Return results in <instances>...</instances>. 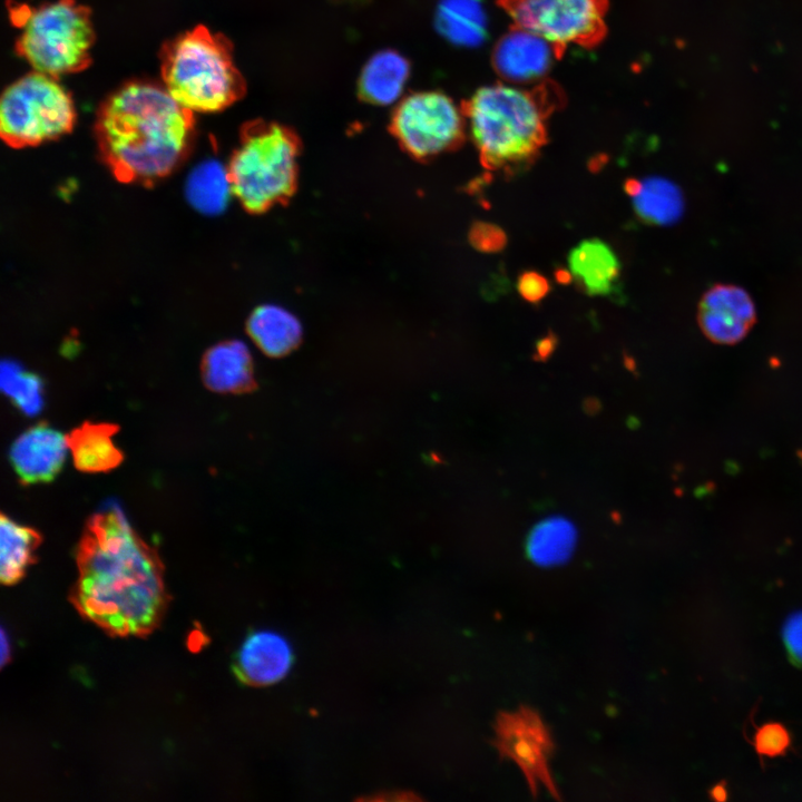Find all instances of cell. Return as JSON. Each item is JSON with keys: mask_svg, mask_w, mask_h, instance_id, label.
Listing matches in <instances>:
<instances>
[{"mask_svg": "<svg viewBox=\"0 0 802 802\" xmlns=\"http://www.w3.org/2000/svg\"><path fill=\"white\" fill-rule=\"evenodd\" d=\"M555 50L541 37L515 27L497 43L492 62L497 72L510 81L534 80L547 71Z\"/></svg>", "mask_w": 802, "mask_h": 802, "instance_id": "obj_14", "label": "cell"}, {"mask_svg": "<svg viewBox=\"0 0 802 802\" xmlns=\"http://www.w3.org/2000/svg\"><path fill=\"white\" fill-rule=\"evenodd\" d=\"M710 796L712 800L724 801L727 799V790L725 783H717L710 790Z\"/></svg>", "mask_w": 802, "mask_h": 802, "instance_id": "obj_30", "label": "cell"}, {"mask_svg": "<svg viewBox=\"0 0 802 802\" xmlns=\"http://www.w3.org/2000/svg\"><path fill=\"white\" fill-rule=\"evenodd\" d=\"M515 27L545 39L560 58L569 45L593 47L606 33L607 0H499Z\"/></svg>", "mask_w": 802, "mask_h": 802, "instance_id": "obj_8", "label": "cell"}, {"mask_svg": "<svg viewBox=\"0 0 802 802\" xmlns=\"http://www.w3.org/2000/svg\"><path fill=\"white\" fill-rule=\"evenodd\" d=\"M290 642L280 633L260 629L250 633L233 662L239 682L250 686H268L280 682L293 664Z\"/></svg>", "mask_w": 802, "mask_h": 802, "instance_id": "obj_13", "label": "cell"}, {"mask_svg": "<svg viewBox=\"0 0 802 802\" xmlns=\"http://www.w3.org/2000/svg\"><path fill=\"white\" fill-rule=\"evenodd\" d=\"M9 658H10L9 642H8L4 629L2 628L1 629V657H0L1 666H4V664L9 661Z\"/></svg>", "mask_w": 802, "mask_h": 802, "instance_id": "obj_31", "label": "cell"}, {"mask_svg": "<svg viewBox=\"0 0 802 802\" xmlns=\"http://www.w3.org/2000/svg\"><path fill=\"white\" fill-rule=\"evenodd\" d=\"M625 192L632 198L634 212L644 223L669 225L683 214V194L669 179L629 178L625 182Z\"/></svg>", "mask_w": 802, "mask_h": 802, "instance_id": "obj_18", "label": "cell"}, {"mask_svg": "<svg viewBox=\"0 0 802 802\" xmlns=\"http://www.w3.org/2000/svg\"><path fill=\"white\" fill-rule=\"evenodd\" d=\"M507 234L493 223L478 222L470 231V242L475 248L483 253H498L507 245Z\"/></svg>", "mask_w": 802, "mask_h": 802, "instance_id": "obj_27", "label": "cell"}, {"mask_svg": "<svg viewBox=\"0 0 802 802\" xmlns=\"http://www.w3.org/2000/svg\"><path fill=\"white\" fill-rule=\"evenodd\" d=\"M1 389L28 415L38 413L43 405L41 379L11 360L1 364Z\"/></svg>", "mask_w": 802, "mask_h": 802, "instance_id": "obj_25", "label": "cell"}, {"mask_svg": "<svg viewBox=\"0 0 802 802\" xmlns=\"http://www.w3.org/2000/svg\"><path fill=\"white\" fill-rule=\"evenodd\" d=\"M575 526L564 517H549L529 532L526 549L530 559L541 566L566 561L576 545Z\"/></svg>", "mask_w": 802, "mask_h": 802, "instance_id": "obj_22", "label": "cell"}, {"mask_svg": "<svg viewBox=\"0 0 802 802\" xmlns=\"http://www.w3.org/2000/svg\"><path fill=\"white\" fill-rule=\"evenodd\" d=\"M297 154V140L287 128L251 124L228 166L234 195L251 212L284 200L295 185Z\"/></svg>", "mask_w": 802, "mask_h": 802, "instance_id": "obj_6", "label": "cell"}, {"mask_svg": "<svg viewBox=\"0 0 802 802\" xmlns=\"http://www.w3.org/2000/svg\"><path fill=\"white\" fill-rule=\"evenodd\" d=\"M76 563L70 599L84 618L120 637L145 636L158 626L168 600L162 560L117 506L88 519Z\"/></svg>", "mask_w": 802, "mask_h": 802, "instance_id": "obj_1", "label": "cell"}, {"mask_svg": "<svg viewBox=\"0 0 802 802\" xmlns=\"http://www.w3.org/2000/svg\"><path fill=\"white\" fill-rule=\"evenodd\" d=\"M517 290L525 301L539 303L549 293L550 284L542 274L536 271H526L518 277Z\"/></svg>", "mask_w": 802, "mask_h": 802, "instance_id": "obj_28", "label": "cell"}, {"mask_svg": "<svg viewBox=\"0 0 802 802\" xmlns=\"http://www.w3.org/2000/svg\"><path fill=\"white\" fill-rule=\"evenodd\" d=\"M410 74L408 60L393 50L375 53L364 66L358 82L361 99L373 105L397 100Z\"/></svg>", "mask_w": 802, "mask_h": 802, "instance_id": "obj_19", "label": "cell"}, {"mask_svg": "<svg viewBox=\"0 0 802 802\" xmlns=\"http://www.w3.org/2000/svg\"><path fill=\"white\" fill-rule=\"evenodd\" d=\"M186 195L200 213H221L234 195L228 168L216 160L200 163L187 178Z\"/></svg>", "mask_w": 802, "mask_h": 802, "instance_id": "obj_23", "label": "cell"}, {"mask_svg": "<svg viewBox=\"0 0 802 802\" xmlns=\"http://www.w3.org/2000/svg\"><path fill=\"white\" fill-rule=\"evenodd\" d=\"M466 124L462 109L450 97L421 91L400 101L391 129L407 151L426 158L456 148L463 139Z\"/></svg>", "mask_w": 802, "mask_h": 802, "instance_id": "obj_9", "label": "cell"}, {"mask_svg": "<svg viewBox=\"0 0 802 802\" xmlns=\"http://www.w3.org/2000/svg\"><path fill=\"white\" fill-rule=\"evenodd\" d=\"M791 742V734L783 724L769 722L756 728L752 743L760 756L775 757L784 755Z\"/></svg>", "mask_w": 802, "mask_h": 802, "instance_id": "obj_26", "label": "cell"}, {"mask_svg": "<svg viewBox=\"0 0 802 802\" xmlns=\"http://www.w3.org/2000/svg\"><path fill=\"white\" fill-rule=\"evenodd\" d=\"M118 426L86 421L71 430L67 443L75 467L81 472H108L124 460L123 451L113 441Z\"/></svg>", "mask_w": 802, "mask_h": 802, "instance_id": "obj_17", "label": "cell"}, {"mask_svg": "<svg viewBox=\"0 0 802 802\" xmlns=\"http://www.w3.org/2000/svg\"><path fill=\"white\" fill-rule=\"evenodd\" d=\"M247 329L255 344L272 356L290 352L299 343L302 333L297 319L273 304L257 307L250 316Z\"/></svg>", "mask_w": 802, "mask_h": 802, "instance_id": "obj_20", "label": "cell"}, {"mask_svg": "<svg viewBox=\"0 0 802 802\" xmlns=\"http://www.w3.org/2000/svg\"><path fill=\"white\" fill-rule=\"evenodd\" d=\"M10 16L20 29L17 52L36 71L57 78L89 66L95 31L87 7L76 0L17 4Z\"/></svg>", "mask_w": 802, "mask_h": 802, "instance_id": "obj_5", "label": "cell"}, {"mask_svg": "<svg viewBox=\"0 0 802 802\" xmlns=\"http://www.w3.org/2000/svg\"><path fill=\"white\" fill-rule=\"evenodd\" d=\"M193 111L165 87L135 81L101 105L96 123L100 151L124 182H151L169 174L186 155Z\"/></svg>", "mask_w": 802, "mask_h": 802, "instance_id": "obj_2", "label": "cell"}, {"mask_svg": "<svg viewBox=\"0 0 802 802\" xmlns=\"http://www.w3.org/2000/svg\"><path fill=\"white\" fill-rule=\"evenodd\" d=\"M552 346H554V345H552V340H551V338H546V339H544V340L538 344V348H537V351H538V353H539V356H542V358H544V356H547L548 354H550L551 351H552Z\"/></svg>", "mask_w": 802, "mask_h": 802, "instance_id": "obj_32", "label": "cell"}, {"mask_svg": "<svg viewBox=\"0 0 802 802\" xmlns=\"http://www.w3.org/2000/svg\"><path fill=\"white\" fill-rule=\"evenodd\" d=\"M571 278L591 296H607L619 286L620 263L614 250L599 238L578 243L568 255Z\"/></svg>", "mask_w": 802, "mask_h": 802, "instance_id": "obj_15", "label": "cell"}, {"mask_svg": "<svg viewBox=\"0 0 802 802\" xmlns=\"http://www.w3.org/2000/svg\"><path fill=\"white\" fill-rule=\"evenodd\" d=\"M76 110L55 77L35 71L12 82L0 102V133L12 147L35 146L71 130Z\"/></svg>", "mask_w": 802, "mask_h": 802, "instance_id": "obj_7", "label": "cell"}, {"mask_svg": "<svg viewBox=\"0 0 802 802\" xmlns=\"http://www.w3.org/2000/svg\"><path fill=\"white\" fill-rule=\"evenodd\" d=\"M754 322L753 301L739 286L715 285L704 294L700 303V326L715 343L733 344L741 341Z\"/></svg>", "mask_w": 802, "mask_h": 802, "instance_id": "obj_12", "label": "cell"}, {"mask_svg": "<svg viewBox=\"0 0 802 802\" xmlns=\"http://www.w3.org/2000/svg\"><path fill=\"white\" fill-rule=\"evenodd\" d=\"M160 61L165 89L193 113L223 110L245 92V81L234 63L231 43L204 26L167 42Z\"/></svg>", "mask_w": 802, "mask_h": 802, "instance_id": "obj_4", "label": "cell"}, {"mask_svg": "<svg viewBox=\"0 0 802 802\" xmlns=\"http://www.w3.org/2000/svg\"><path fill=\"white\" fill-rule=\"evenodd\" d=\"M0 520V579L3 585H13L35 563V552L42 539L37 530L16 522L4 514Z\"/></svg>", "mask_w": 802, "mask_h": 802, "instance_id": "obj_21", "label": "cell"}, {"mask_svg": "<svg viewBox=\"0 0 802 802\" xmlns=\"http://www.w3.org/2000/svg\"><path fill=\"white\" fill-rule=\"evenodd\" d=\"M437 25L448 39L459 45L478 43L485 36V17L478 0H442Z\"/></svg>", "mask_w": 802, "mask_h": 802, "instance_id": "obj_24", "label": "cell"}, {"mask_svg": "<svg viewBox=\"0 0 802 802\" xmlns=\"http://www.w3.org/2000/svg\"><path fill=\"white\" fill-rule=\"evenodd\" d=\"M561 99L552 82L477 90L461 109L485 169L510 177L530 167L547 143V119Z\"/></svg>", "mask_w": 802, "mask_h": 802, "instance_id": "obj_3", "label": "cell"}, {"mask_svg": "<svg viewBox=\"0 0 802 802\" xmlns=\"http://www.w3.org/2000/svg\"><path fill=\"white\" fill-rule=\"evenodd\" d=\"M782 635L791 662L802 667V612L795 613L786 619Z\"/></svg>", "mask_w": 802, "mask_h": 802, "instance_id": "obj_29", "label": "cell"}, {"mask_svg": "<svg viewBox=\"0 0 802 802\" xmlns=\"http://www.w3.org/2000/svg\"><path fill=\"white\" fill-rule=\"evenodd\" d=\"M68 448L67 436L42 422L14 440L9 458L21 483H43L61 471Z\"/></svg>", "mask_w": 802, "mask_h": 802, "instance_id": "obj_11", "label": "cell"}, {"mask_svg": "<svg viewBox=\"0 0 802 802\" xmlns=\"http://www.w3.org/2000/svg\"><path fill=\"white\" fill-rule=\"evenodd\" d=\"M200 372L204 384L214 392L239 393L254 383L250 351L239 341L221 342L207 350Z\"/></svg>", "mask_w": 802, "mask_h": 802, "instance_id": "obj_16", "label": "cell"}, {"mask_svg": "<svg viewBox=\"0 0 802 802\" xmlns=\"http://www.w3.org/2000/svg\"><path fill=\"white\" fill-rule=\"evenodd\" d=\"M493 745L501 757L517 764L534 795L544 786L554 798L560 799L549 770L552 740L538 713L521 706L498 714Z\"/></svg>", "mask_w": 802, "mask_h": 802, "instance_id": "obj_10", "label": "cell"}]
</instances>
